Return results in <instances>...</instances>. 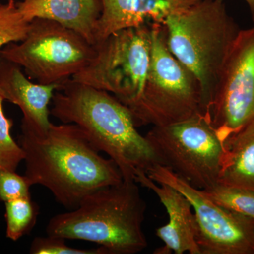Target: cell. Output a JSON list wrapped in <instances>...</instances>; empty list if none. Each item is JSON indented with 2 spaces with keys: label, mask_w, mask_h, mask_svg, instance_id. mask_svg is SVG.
I'll list each match as a JSON object with an SVG mask.
<instances>
[{
  "label": "cell",
  "mask_w": 254,
  "mask_h": 254,
  "mask_svg": "<svg viewBox=\"0 0 254 254\" xmlns=\"http://www.w3.org/2000/svg\"><path fill=\"white\" fill-rule=\"evenodd\" d=\"M6 237L17 241L28 235L36 225L39 207L31 197L5 202Z\"/></svg>",
  "instance_id": "16"
},
{
  "label": "cell",
  "mask_w": 254,
  "mask_h": 254,
  "mask_svg": "<svg viewBox=\"0 0 254 254\" xmlns=\"http://www.w3.org/2000/svg\"><path fill=\"white\" fill-rule=\"evenodd\" d=\"M147 205L134 180L87 195L77 208L50 219L47 235L95 242L107 254H135L148 247L143 230Z\"/></svg>",
  "instance_id": "3"
},
{
  "label": "cell",
  "mask_w": 254,
  "mask_h": 254,
  "mask_svg": "<svg viewBox=\"0 0 254 254\" xmlns=\"http://www.w3.org/2000/svg\"><path fill=\"white\" fill-rule=\"evenodd\" d=\"M25 176L32 185L46 187L68 210L103 187L118 185L123 176L112 159L105 158L74 124L55 125L38 133L21 127Z\"/></svg>",
  "instance_id": "1"
},
{
  "label": "cell",
  "mask_w": 254,
  "mask_h": 254,
  "mask_svg": "<svg viewBox=\"0 0 254 254\" xmlns=\"http://www.w3.org/2000/svg\"><path fill=\"white\" fill-rule=\"evenodd\" d=\"M31 182L12 170L0 171V201L7 202L31 197Z\"/></svg>",
  "instance_id": "21"
},
{
  "label": "cell",
  "mask_w": 254,
  "mask_h": 254,
  "mask_svg": "<svg viewBox=\"0 0 254 254\" xmlns=\"http://www.w3.org/2000/svg\"><path fill=\"white\" fill-rule=\"evenodd\" d=\"M200 0H100L101 13L95 31V45L115 32L153 23L163 25L170 15Z\"/></svg>",
  "instance_id": "13"
},
{
  "label": "cell",
  "mask_w": 254,
  "mask_h": 254,
  "mask_svg": "<svg viewBox=\"0 0 254 254\" xmlns=\"http://www.w3.org/2000/svg\"><path fill=\"white\" fill-rule=\"evenodd\" d=\"M202 190L217 204L254 220V192L220 183Z\"/></svg>",
  "instance_id": "17"
},
{
  "label": "cell",
  "mask_w": 254,
  "mask_h": 254,
  "mask_svg": "<svg viewBox=\"0 0 254 254\" xmlns=\"http://www.w3.org/2000/svg\"><path fill=\"white\" fill-rule=\"evenodd\" d=\"M205 117L223 143L254 120V27L234 42Z\"/></svg>",
  "instance_id": "10"
},
{
  "label": "cell",
  "mask_w": 254,
  "mask_h": 254,
  "mask_svg": "<svg viewBox=\"0 0 254 254\" xmlns=\"http://www.w3.org/2000/svg\"><path fill=\"white\" fill-rule=\"evenodd\" d=\"M95 48L90 63L70 80L112 93L127 107L134 103L149 67L150 25L115 32Z\"/></svg>",
  "instance_id": "7"
},
{
  "label": "cell",
  "mask_w": 254,
  "mask_h": 254,
  "mask_svg": "<svg viewBox=\"0 0 254 254\" xmlns=\"http://www.w3.org/2000/svg\"><path fill=\"white\" fill-rule=\"evenodd\" d=\"M163 28L169 50L199 83L205 116L240 26L225 0H200L170 15Z\"/></svg>",
  "instance_id": "4"
},
{
  "label": "cell",
  "mask_w": 254,
  "mask_h": 254,
  "mask_svg": "<svg viewBox=\"0 0 254 254\" xmlns=\"http://www.w3.org/2000/svg\"><path fill=\"white\" fill-rule=\"evenodd\" d=\"M135 181L153 190L168 214V224L156 229V236L165 245L157 249L154 254H200L195 237L194 213L190 200L173 187L153 181L144 172H138Z\"/></svg>",
  "instance_id": "11"
},
{
  "label": "cell",
  "mask_w": 254,
  "mask_h": 254,
  "mask_svg": "<svg viewBox=\"0 0 254 254\" xmlns=\"http://www.w3.org/2000/svg\"><path fill=\"white\" fill-rule=\"evenodd\" d=\"M95 55V46L76 31L39 18L30 22L23 41L0 50V56L24 69L29 79L60 86L86 67Z\"/></svg>",
  "instance_id": "6"
},
{
  "label": "cell",
  "mask_w": 254,
  "mask_h": 254,
  "mask_svg": "<svg viewBox=\"0 0 254 254\" xmlns=\"http://www.w3.org/2000/svg\"><path fill=\"white\" fill-rule=\"evenodd\" d=\"M218 183L254 192V120L229 137Z\"/></svg>",
  "instance_id": "15"
},
{
  "label": "cell",
  "mask_w": 254,
  "mask_h": 254,
  "mask_svg": "<svg viewBox=\"0 0 254 254\" xmlns=\"http://www.w3.org/2000/svg\"><path fill=\"white\" fill-rule=\"evenodd\" d=\"M18 9L25 19L46 18L76 31L95 46V31L101 13L100 0H23Z\"/></svg>",
  "instance_id": "14"
},
{
  "label": "cell",
  "mask_w": 254,
  "mask_h": 254,
  "mask_svg": "<svg viewBox=\"0 0 254 254\" xmlns=\"http://www.w3.org/2000/svg\"><path fill=\"white\" fill-rule=\"evenodd\" d=\"M150 59L144 88L138 100L127 107L135 125L167 126L203 115L199 83L169 50L163 25L150 24Z\"/></svg>",
  "instance_id": "5"
},
{
  "label": "cell",
  "mask_w": 254,
  "mask_h": 254,
  "mask_svg": "<svg viewBox=\"0 0 254 254\" xmlns=\"http://www.w3.org/2000/svg\"><path fill=\"white\" fill-rule=\"evenodd\" d=\"M160 165L200 190L218 183L225 145L203 115L163 127L145 136Z\"/></svg>",
  "instance_id": "8"
},
{
  "label": "cell",
  "mask_w": 254,
  "mask_h": 254,
  "mask_svg": "<svg viewBox=\"0 0 254 254\" xmlns=\"http://www.w3.org/2000/svg\"><path fill=\"white\" fill-rule=\"evenodd\" d=\"M61 237L48 236L36 237L32 242L30 253L32 254H107L101 247L91 250L71 248Z\"/></svg>",
  "instance_id": "20"
},
{
  "label": "cell",
  "mask_w": 254,
  "mask_h": 254,
  "mask_svg": "<svg viewBox=\"0 0 254 254\" xmlns=\"http://www.w3.org/2000/svg\"><path fill=\"white\" fill-rule=\"evenodd\" d=\"M21 69L18 65L0 56V95L21 110V127L45 133L52 125L49 105L60 86L31 81Z\"/></svg>",
  "instance_id": "12"
},
{
  "label": "cell",
  "mask_w": 254,
  "mask_h": 254,
  "mask_svg": "<svg viewBox=\"0 0 254 254\" xmlns=\"http://www.w3.org/2000/svg\"><path fill=\"white\" fill-rule=\"evenodd\" d=\"M29 26V21L20 12L14 0L0 3V50L10 43L23 41Z\"/></svg>",
  "instance_id": "18"
},
{
  "label": "cell",
  "mask_w": 254,
  "mask_h": 254,
  "mask_svg": "<svg viewBox=\"0 0 254 254\" xmlns=\"http://www.w3.org/2000/svg\"><path fill=\"white\" fill-rule=\"evenodd\" d=\"M245 1L248 4L251 13H252V16H253L254 19V0H245Z\"/></svg>",
  "instance_id": "22"
},
{
  "label": "cell",
  "mask_w": 254,
  "mask_h": 254,
  "mask_svg": "<svg viewBox=\"0 0 254 254\" xmlns=\"http://www.w3.org/2000/svg\"><path fill=\"white\" fill-rule=\"evenodd\" d=\"M4 100L0 95V171H16L20 163L24 160L25 154L21 145L11 136L13 122L5 115Z\"/></svg>",
  "instance_id": "19"
},
{
  "label": "cell",
  "mask_w": 254,
  "mask_h": 254,
  "mask_svg": "<svg viewBox=\"0 0 254 254\" xmlns=\"http://www.w3.org/2000/svg\"><path fill=\"white\" fill-rule=\"evenodd\" d=\"M50 114L74 124L118 165L124 180H134L160 160L137 130L128 108L108 92L68 80L53 95Z\"/></svg>",
  "instance_id": "2"
},
{
  "label": "cell",
  "mask_w": 254,
  "mask_h": 254,
  "mask_svg": "<svg viewBox=\"0 0 254 254\" xmlns=\"http://www.w3.org/2000/svg\"><path fill=\"white\" fill-rule=\"evenodd\" d=\"M153 181L166 184L185 195L194 210L196 242L200 254H254V220L234 213L208 198L160 164L148 169Z\"/></svg>",
  "instance_id": "9"
}]
</instances>
